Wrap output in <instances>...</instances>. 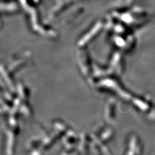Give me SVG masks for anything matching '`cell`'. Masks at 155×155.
Masks as SVG:
<instances>
[{
    "label": "cell",
    "instance_id": "1",
    "mask_svg": "<svg viewBox=\"0 0 155 155\" xmlns=\"http://www.w3.org/2000/svg\"><path fill=\"white\" fill-rule=\"evenodd\" d=\"M128 1H129V2H132V1H133V0H128Z\"/></svg>",
    "mask_w": 155,
    "mask_h": 155
}]
</instances>
